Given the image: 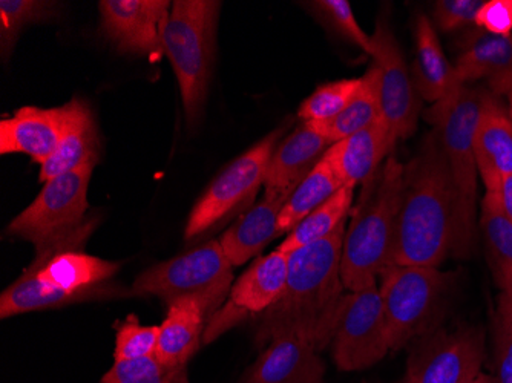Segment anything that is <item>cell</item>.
<instances>
[{"label": "cell", "mask_w": 512, "mask_h": 383, "mask_svg": "<svg viewBox=\"0 0 512 383\" xmlns=\"http://www.w3.org/2000/svg\"><path fill=\"white\" fill-rule=\"evenodd\" d=\"M345 229L347 221L318 243L289 253L283 295L256 318L258 347L284 334L306 339L319 353L330 347L345 298L341 276Z\"/></svg>", "instance_id": "6da1fadb"}, {"label": "cell", "mask_w": 512, "mask_h": 383, "mask_svg": "<svg viewBox=\"0 0 512 383\" xmlns=\"http://www.w3.org/2000/svg\"><path fill=\"white\" fill-rule=\"evenodd\" d=\"M459 246L456 192L437 132L405 164L390 266L439 267Z\"/></svg>", "instance_id": "7a4b0ae2"}, {"label": "cell", "mask_w": 512, "mask_h": 383, "mask_svg": "<svg viewBox=\"0 0 512 383\" xmlns=\"http://www.w3.org/2000/svg\"><path fill=\"white\" fill-rule=\"evenodd\" d=\"M96 227V218H91L36 249L30 266L0 296L2 319L109 296L111 287L106 284L119 272V262L82 250Z\"/></svg>", "instance_id": "3957f363"}, {"label": "cell", "mask_w": 512, "mask_h": 383, "mask_svg": "<svg viewBox=\"0 0 512 383\" xmlns=\"http://www.w3.org/2000/svg\"><path fill=\"white\" fill-rule=\"evenodd\" d=\"M404 171L405 164L393 155L388 157L378 174L364 184L361 198L353 207L341 255L342 282L348 292L375 284L382 270L390 266Z\"/></svg>", "instance_id": "277c9868"}, {"label": "cell", "mask_w": 512, "mask_h": 383, "mask_svg": "<svg viewBox=\"0 0 512 383\" xmlns=\"http://www.w3.org/2000/svg\"><path fill=\"white\" fill-rule=\"evenodd\" d=\"M488 91L459 86L431 106L425 118L434 126L444 149L448 171L456 192L459 246L456 258H468L476 246L477 169L474 134Z\"/></svg>", "instance_id": "5b68a950"}, {"label": "cell", "mask_w": 512, "mask_h": 383, "mask_svg": "<svg viewBox=\"0 0 512 383\" xmlns=\"http://www.w3.org/2000/svg\"><path fill=\"white\" fill-rule=\"evenodd\" d=\"M221 2L175 0L165 31V54L171 60L189 125L203 114L217 53Z\"/></svg>", "instance_id": "8992f818"}, {"label": "cell", "mask_w": 512, "mask_h": 383, "mask_svg": "<svg viewBox=\"0 0 512 383\" xmlns=\"http://www.w3.org/2000/svg\"><path fill=\"white\" fill-rule=\"evenodd\" d=\"M453 273L439 267L388 266L378 278L391 351L413 344L439 327Z\"/></svg>", "instance_id": "52a82bcc"}, {"label": "cell", "mask_w": 512, "mask_h": 383, "mask_svg": "<svg viewBox=\"0 0 512 383\" xmlns=\"http://www.w3.org/2000/svg\"><path fill=\"white\" fill-rule=\"evenodd\" d=\"M234 285V266L221 249L220 241L209 243L160 262L138 275L132 296H157L166 304L180 299H197L206 311L207 322L223 307Z\"/></svg>", "instance_id": "ba28073f"}, {"label": "cell", "mask_w": 512, "mask_h": 383, "mask_svg": "<svg viewBox=\"0 0 512 383\" xmlns=\"http://www.w3.org/2000/svg\"><path fill=\"white\" fill-rule=\"evenodd\" d=\"M99 157L82 167L46 181L36 200L20 212L8 233L30 241L36 249L76 230L85 223L88 210V187Z\"/></svg>", "instance_id": "9c48e42d"}, {"label": "cell", "mask_w": 512, "mask_h": 383, "mask_svg": "<svg viewBox=\"0 0 512 383\" xmlns=\"http://www.w3.org/2000/svg\"><path fill=\"white\" fill-rule=\"evenodd\" d=\"M286 126H279L244 152L212 181L189 215L184 238L194 239L255 198L266 181L267 167Z\"/></svg>", "instance_id": "30bf717a"}, {"label": "cell", "mask_w": 512, "mask_h": 383, "mask_svg": "<svg viewBox=\"0 0 512 383\" xmlns=\"http://www.w3.org/2000/svg\"><path fill=\"white\" fill-rule=\"evenodd\" d=\"M330 347L336 367L345 373L367 370L390 353L378 282L345 295Z\"/></svg>", "instance_id": "8fae6325"}, {"label": "cell", "mask_w": 512, "mask_h": 383, "mask_svg": "<svg viewBox=\"0 0 512 383\" xmlns=\"http://www.w3.org/2000/svg\"><path fill=\"white\" fill-rule=\"evenodd\" d=\"M486 357L480 327L439 328L413 342L407 383H473Z\"/></svg>", "instance_id": "7c38bea8"}, {"label": "cell", "mask_w": 512, "mask_h": 383, "mask_svg": "<svg viewBox=\"0 0 512 383\" xmlns=\"http://www.w3.org/2000/svg\"><path fill=\"white\" fill-rule=\"evenodd\" d=\"M289 276V253L275 252L256 259L234 282L223 307L209 319L204 330V344H212L226 331L258 318L276 304L286 289Z\"/></svg>", "instance_id": "4fadbf2b"}, {"label": "cell", "mask_w": 512, "mask_h": 383, "mask_svg": "<svg viewBox=\"0 0 512 383\" xmlns=\"http://www.w3.org/2000/svg\"><path fill=\"white\" fill-rule=\"evenodd\" d=\"M373 40V68L378 79L382 117L387 120L396 140H405L416 131L422 99L417 94L413 76L408 71L401 46L387 19L376 23Z\"/></svg>", "instance_id": "5bb4252c"}, {"label": "cell", "mask_w": 512, "mask_h": 383, "mask_svg": "<svg viewBox=\"0 0 512 383\" xmlns=\"http://www.w3.org/2000/svg\"><path fill=\"white\" fill-rule=\"evenodd\" d=\"M171 8L168 0H102V33L122 54L158 60Z\"/></svg>", "instance_id": "9a60e30c"}, {"label": "cell", "mask_w": 512, "mask_h": 383, "mask_svg": "<svg viewBox=\"0 0 512 383\" xmlns=\"http://www.w3.org/2000/svg\"><path fill=\"white\" fill-rule=\"evenodd\" d=\"M80 100L60 108L23 106L0 122V154H25L42 166L50 160L73 123Z\"/></svg>", "instance_id": "2e32d148"}, {"label": "cell", "mask_w": 512, "mask_h": 383, "mask_svg": "<svg viewBox=\"0 0 512 383\" xmlns=\"http://www.w3.org/2000/svg\"><path fill=\"white\" fill-rule=\"evenodd\" d=\"M325 364L306 339L284 334L272 339L241 383H324Z\"/></svg>", "instance_id": "e0dca14e"}, {"label": "cell", "mask_w": 512, "mask_h": 383, "mask_svg": "<svg viewBox=\"0 0 512 383\" xmlns=\"http://www.w3.org/2000/svg\"><path fill=\"white\" fill-rule=\"evenodd\" d=\"M396 141L387 120L381 117L362 131L333 143L324 158L342 186L355 189L378 174Z\"/></svg>", "instance_id": "ac0fdd59"}, {"label": "cell", "mask_w": 512, "mask_h": 383, "mask_svg": "<svg viewBox=\"0 0 512 383\" xmlns=\"http://www.w3.org/2000/svg\"><path fill=\"white\" fill-rule=\"evenodd\" d=\"M459 45L460 54L454 65L457 85L485 79L491 94H505L512 80V34L496 36L476 27L460 37Z\"/></svg>", "instance_id": "d6986e66"}, {"label": "cell", "mask_w": 512, "mask_h": 383, "mask_svg": "<svg viewBox=\"0 0 512 383\" xmlns=\"http://www.w3.org/2000/svg\"><path fill=\"white\" fill-rule=\"evenodd\" d=\"M477 169L486 192H497L512 175V120L497 95L486 92L474 134Z\"/></svg>", "instance_id": "ffe728a7"}, {"label": "cell", "mask_w": 512, "mask_h": 383, "mask_svg": "<svg viewBox=\"0 0 512 383\" xmlns=\"http://www.w3.org/2000/svg\"><path fill=\"white\" fill-rule=\"evenodd\" d=\"M290 194L267 190L258 203L253 204L223 233L220 241L224 255L234 267L243 266L258 255L270 241L281 235L279 215Z\"/></svg>", "instance_id": "44dd1931"}, {"label": "cell", "mask_w": 512, "mask_h": 383, "mask_svg": "<svg viewBox=\"0 0 512 383\" xmlns=\"http://www.w3.org/2000/svg\"><path fill=\"white\" fill-rule=\"evenodd\" d=\"M330 146L332 143L307 123L299 126L273 151L264 186L267 190L292 194L296 186L315 169Z\"/></svg>", "instance_id": "7402d4cb"}, {"label": "cell", "mask_w": 512, "mask_h": 383, "mask_svg": "<svg viewBox=\"0 0 512 383\" xmlns=\"http://www.w3.org/2000/svg\"><path fill=\"white\" fill-rule=\"evenodd\" d=\"M416 60L413 65V82L422 100L439 103L459 88L456 83L454 65L448 62L436 28L427 16H419L414 27Z\"/></svg>", "instance_id": "603a6c76"}, {"label": "cell", "mask_w": 512, "mask_h": 383, "mask_svg": "<svg viewBox=\"0 0 512 383\" xmlns=\"http://www.w3.org/2000/svg\"><path fill=\"white\" fill-rule=\"evenodd\" d=\"M206 325V311L197 299L184 298L168 305L155 356L163 364L188 365L189 359L200 350Z\"/></svg>", "instance_id": "cb8c5ba5"}, {"label": "cell", "mask_w": 512, "mask_h": 383, "mask_svg": "<svg viewBox=\"0 0 512 383\" xmlns=\"http://www.w3.org/2000/svg\"><path fill=\"white\" fill-rule=\"evenodd\" d=\"M100 141L97 134L96 120L91 109L80 100L79 109L73 123L66 131L56 154L40 167L39 180L42 183L68 174L82 167L91 158L99 157Z\"/></svg>", "instance_id": "d4e9b609"}, {"label": "cell", "mask_w": 512, "mask_h": 383, "mask_svg": "<svg viewBox=\"0 0 512 383\" xmlns=\"http://www.w3.org/2000/svg\"><path fill=\"white\" fill-rule=\"evenodd\" d=\"M480 230L494 282L500 292H512V221L503 213L496 192H486L480 204Z\"/></svg>", "instance_id": "484cf974"}, {"label": "cell", "mask_w": 512, "mask_h": 383, "mask_svg": "<svg viewBox=\"0 0 512 383\" xmlns=\"http://www.w3.org/2000/svg\"><path fill=\"white\" fill-rule=\"evenodd\" d=\"M382 117L381 100H379L378 79L373 66L362 77V85L352 102L338 117L329 122H304L315 129L319 135L329 140L330 143H338L356 132L375 123Z\"/></svg>", "instance_id": "4316f807"}, {"label": "cell", "mask_w": 512, "mask_h": 383, "mask_svg": "<svg viewBox=\"0 0 512 383\" xmlns=\"http://www.w3.org/2000/svg\"><path fill=\"white\" fill-rule=\"evenodd\" d=\"M353 195L355 189H339L332 198L316 207L304 220L299 221L283 239V243L279 244L278 250L292 253L332 235L344 221H347L348 213L353 206Z\"/></svg>", "instance_id": "83f0119b"}, {"label": "cell", "mask_w": 512, "mask_h": 383, "mask_svg": "<svg viewBox=\"0 0 512 383\" xmlns=\"http://www.w3.org/2000/svg\"><path fill=\"white\" fill-rule=\"evenodd\" d=\"M329 161L322 157L315 169L296 186L279 215V232H290L299 221L342 189Z\"/></svg>", "instance_id": "f1b7e54d"}, {"label": "cell", "mask_w": 512, "mask_h": 383, "mask_svg": "<svg viewBox=\"0 0 512 383\" xmlns=\"http://www.w3.org/2000/svg\"><path fill=\"white\" fill-rule=\"evenodd\" d=\"M188 365L163 364L157 356L137 361H115L102 383H191Z\"/></svg>", "instance_id": "f546056e"}, {"label": "cell", "mask_w": 512, "mask_h": 383, "mask_svg": "<svg viewBox=\"0 0 512 383\" xmlns=\"http://www.w3.org/2000/svg\"><path fill=\"white\" fill-rule=\"evenodd\" d=\"M53 2L40 0H2L0 2V40L2 54L11 56L23 28L30 23L42 22L56 14Z\"/></svg>", "instance_id": "4dcf8cb0"}, {"label": "cell", "mask_w": 512, "mask_h": 383, "mask_svg": "<svg viewBox=\"0 0 512 383\" xmlns=\"http://www.w3.org/2000/svg\"><path fill=\"white\" fill-rule=\"evenodd\" d=\"M361 85L362 79H342L319 86L299 106V118L304 122H329L350 105Z\"/></svg>", "instance_id": "1f68e13d"}, {"label": "cell", "mask_w": 512, "mask_h": 383, "mask_svg": "<svg viewBox=\"0 0 512 383\" xmlns=\"http://www.w3.org/2000/svg\"><path fill=\"white\" fill-rule=\"evenodd\" d=\"M307 7L333 33L358 46L368 56H373V40L361 27L347 0H316L307 2Z\"/></svg>", "instance_id": "d6a6232c"}, {"label": "cell", "mask_w": 512, "mask_h": 383, "mask_svg": "<svg viewBox=\"0 0 512 383\" xmlns=\"http://www.w3.org/2000/svg\"><path fill=\"white\" fill-rule=\"evenodd\" d=\"M114 361H137L155 356L160 325H142L137 316L129 315L115 325Z\"/></svg>", "instance_id": "836d02e7"}, {"label": "cell", "mask_w": 512, "mask_h": 383, "mask_svg": "<svg viewBox=\"0 0 512 383\" xmlns=\"http://www.w3.org/2000/svg\"><path fill=\"white\" fill-rule=\"evenodd\" d=\"M494 373L497 383H512V292L497 296L493 319Z\"/></svg>", "instance_id": "e575fe53"}, {"label": "cell", "mask_w": 512, "mask_h": 383, "mask_svg": "<svg viewBox=\"0 0 512 383\" xmlns=\"http://www.w3.org/2000/svg\"><path fill=\"white\" fill-rule=\"evenodd\" d=\"M482 0H440L434 5V23L440 31L462 30L476 22Z\"/></svg>", "instance_id": "d590c367"}, {"label": "cell", "mask_w": 512, "mask_h": 383, "mask_svg": "<svg viewBox=\"0 0 512 383\" xmlns=\"http://www.w3.org/2000/svg\"><path fill=\"white\" fill-rule=\"evenodd\" d=\"M476 27L496 36L512 34V0L483 2L476 17Z\"/></svg>", "instance_id": "8d00e7d4"}, {"label": "cell", "mask_w": 512, "mask_h": 383, "mask_svg": "<svg viewBox=\"0 0 512 383\" xmlns=\"http://www.w3.org/2000/svg\"><path fill=\"white\" fill-rule=\"evenodd\" d=\"M499 197L500 207L506 217L512 221V175H508L500 184L499 190L496 192Z\"/></svg>", "instance_id": "74e56055"}, {"label": "cell", "mask_w": 512, "mask_h": 383, "mask_svg": "<svg viewBox=\"0 0 512 383\" xmlns=\"http://www.w3.org/2000/svg\"><path fill=\"white\" fill-rule=\"evenodd\" d=\"M473 383H497L496 377L491 374L480 373Z\"/></svg>", "instance_id": "f35d334b"}, {"label": "cell", "mask_w": 512, "mask_h": 383, "mask_svg": "<svg viewBox=\"0 0 512 383\" xmlns=\"http://www.w3.org/2000/svg\"><path fill=\"white\" fill-rule=\"evenodd\" d=\"M503 95H506V99H508V112L509 117H511L512 120V80L511 83H509L508 88H506L505 94Z\"/></svg>", "instance_id": "ab89813d"}]
</instances>
